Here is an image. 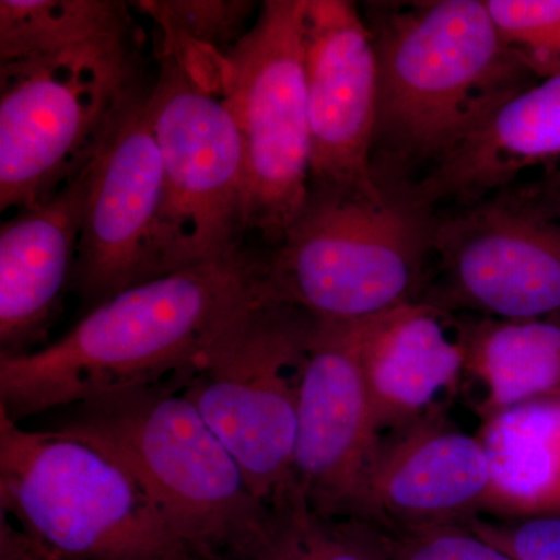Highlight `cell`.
Returning a JSON list of instances; mask_svg holds the SVG:
<instances>
[{"label": "cell", "instance_id": "obj_1", "mask_svg": "<svg viewBox=\"0 0 560 560\" xmlns=\"http://www.w3.org/2000/svg\"><path fill=\"white\" fill-rule=\"evenodd\" d=\"M264 298H271L264 254L249 248L131 287L60 340L0 359V412L21 423L194 370L221 331Z\"/></svg>", "mask_w": 560, "mask_h": 560}, {"label": "cell", "instance_id": "obj_2", "mask_svg": "<svg viewBox=\"0 0 560 560\" xmlns=\"http://www.w3.org/2000/svg\"><path fill=\"white\" fill-rule=\"evenodd\" d=\"M191 371L62 408L46 430L120 464L198 559L234 560L268 506L184 394Z\"/></svg>", "mask_w": 560, "mask_h": 560}, {"label": "cell", "instance_id": "obj_3", "mask_svg": "<svg viewBox=\"0 0 560 560\" xmlns=\"http://www.w3.org/2000/svg\"><path fill=\"white\" fill-rule=\"evenodd\" d=\"M371 22L375 145L397 160L436 164L504 103L539 83L501 39L486 0L416 2Z\"/></svg>", "mask_w": 560, "mask_h": 560}, {"label": "cell", "instance_id": "obj_4", "mask_svg": "<svg viewBox=\"0 0 560 560\" xmlns=\"http://www.w3.org/2000/svg\"><path fill=\"white\" fill-rule=\"evenodd\" d=\"M434 219L412 184L386 183L382 198L311 187L301 215L264 254L265 285L319 323H359L420 301Z\"/></svg>", "mask_w": 560, "mask_h": 560}, {"label": "cell", "instance_id": "obj_5", "mask_svg": "<svg viewBox=\"0 0 560 560\" xmlns=\"http://www.w3.org/2000/svg\"><path fill=\"white\" fill-rule=\"evenodd\" d=\"M0 514L47 560H201L116 460L3 412Z\"/></svg>", "mask_w": 560, "mask_h": 560}, {"label": "cell", "instance_id": "obj_6", "mask_svg": "<svg viewBox=\"0 0 560 560\" xmlns=\"http://www.w3.org/2000/svg\"><path fill=\"white\" fill-rule=\"evenodd\" d=\"M149 86L142 55L0 66V210L35 208L81 175Z\"/></svg>", "mask_w": 560, "mask_h": 560}, {"label": "cell", "instance_id": "obj_7", "mask_svg": "<svg viewBox=\"0 0 560 560\" xmlns=\"http://www.w3.org/2000/svg\"><path fill=\"white\" fill-rule=\"evenodd\" d=\"M154 58L150 113L162 161L156 245L165 276L246 248V162L217 80L160 49Z\"/></svg>", "mask_w": 560, "mask_h": 560}, {"label": "cell", "instance_id": "obj_8", "mask_svg": "<svg viewBox=\"0 0 560 560\" xmlns=\"http://www.w3.org/2000/svg\"><path fill=\"white\" fill-rule=\"evenodd\" d=\"M315 319L264 298L206 349L184 394L264 504L290 492L302 370Z\"/></svg>", "mask_w": 560, "mask_h": 560}, {"label": "cell", "instance_id": "obj_9", "mask_svg": "<svg viewBox=\"0 0 560 560\" xmlns=\"http://www.w3.org/2000/svg\"><path fill=\"white\" fill-rule=\"evenodd\" d=\"M307 0H265L248 33L215 55L221 101L246 162V234L278 246L311 195L304 66Z\"/></svg>", "mask_w": 560, "mask_h": 560}, {"label": "cell", "instance_id": "obj_10", "mask_svg": "<svg viewBox=\"0 0 560 560\" xmlns=\"http://www.w3.org/2000/svg\"><path fill=\"white\" fill-rule=\"evenodd\" d=\"M431 250L440 280L420 301L497 319L560 315V219L526 184L436 217Z\"/></svg>", "mask_w": 560, "mask_h": 560}, {"label": "cell", "instance_id": "obj_11", "mask_svg": "<svg viewBox=\"0 0 560 560\" xmlns=\"http://www.w3.org/2000/svg\"><path fill=\"white\" fill-rule=\"evenodd\" d=\"M304 66L311 128V187L382 198L374 164L377 54L368 21L348 0H307Z\"/></svg>", "mask_w": 560, "mask_h": 560}, {"label": "cell", "instance_id": "obj_12", "mask_svg": "<svg viewBox=\"0 0 560 560\" xmlns=\"http://www.w3.org/2000/svg\"><path fill=\"white\" fill-rule=\"evenodd\" d=\"M151 84L131 103L97 161L72 275L88 312L121 291L162 278L156 245L162 161Z\"/></svg>", "mask_w": 560, "mask_h": 560}, {"label": "cell", "instance_id": "obj_13", "mask_svg": "<svg viewBox=\"0 0 560 560\" xmlns=\"http://www.w3.org/2000/svg\"><path fill=\"white\" fill-rule=\"evenodd\" d=\"M381 440L353 323L315 320L301 377L294 489L320 515L361 521L368 475Z\"/></svg>", "mask_w": 560, "mask_h": 560}, {"label": "cell", "instance_id": "obj_14", "mask_svg": "<svg viewBox=\"0 0 560 560\" xmlns=\"http://www.w3.org/2000/svg\"><path fill=\"white\" fill-rule=\"evenodd\" d=\"M451 400L382 436L375 453L361 521L385 534L464 525L485 514L490 464L477 434L448 415Z\"/></svg>", "mask_w": 560, "mask_h": 560}, {"label": "cell", "instance_id": "obj_15", "mask_svg": "<svg viewBox=\"0 0 560 560\" xmlns=\"http://www.w3.org/2000/svg\"><path fill=\"white\" fill-rule=\"evenodd\" d=\"M101 154L50 200L20 210L0 228V359L44 348L72 283L88 190Z\"/></svg>", "mask_w": 560, "mask_h": 560}, {"label": "cell", "instance_id": "obj_16", "mask_svg": "<svg viewBox=\"0 0 560 560\" xmlns=\"http://www.w3.org/2000/svg\"><path fill=\"white\" fill-rule=\"evenodd\" d=\"M353 335L381 434L408 425L458 394L466 355L453 313L410 302L353 323Z\"/></svg>", "mask_w": 560, "mask_h": 560}, {"label": "cell", "instance_id": "obj_17", "mask_svg": "<svg viewBox=\"0 0 560 560\" xmlns=\"http://www.w3.org/2000/svg\"><path fill=\"white\" fill-rule=\"evenodd\" d=\"M558 160L560 77H555L504 103L412 189L430 209L442 201L467 206L517 184L526 168Z\"/></svg>", "mask_w": 560, "mask_h": 560}, {"label": "cell", "instance_id": "obj_18", "mask_svg": "<svg viewBox=\"0 0 560 560\" xmlns=\"http://www.w3.org/2000/svg\"><path fill=\"white\" fill-rule=\"evenodd\" d=\"M480 422L490 464L482 517L560 515V388Z\"/></svg>", "mask_w": 560, "mask_h": 560}, {"label": "cell", "instance_id": "obj_19", "mask_svg": "<svg viewBox=\"0 0 560 560\" xmlns=\"http://www.w3.org/2000/svg\"><path fill=\"white\" fill-rule=\"evenodd\" d=\"M466 355L464 377L477 382L482 420L560 388V315L539 319L455 318Z\"/></svg>", "mask_w": 560, "mask_h": 560}, {"label": "cell", "instance_id": "obj_20", "mask_svg": "<svg viewBox=\"0 0 560 560\" xmlns=\"http://www.w3.org/2000/svg\"><path fill=\"white\" fill-rule=\"evenodd\" d=\"M142 31L121 0H0V66L69 55H140Z\"/></svg>", "mask_w": 560, "mask_h": 560}, {"label": "cell", "instance_id": "obj_21", "mask_svg": "<svg viewBox=\"0 0 560 560\" xmlns=\"http://www.w3.org/2000/svg\"><path fill=\"white\" fill-rule=\"evenodd\" d=\"M234 560H390L383 530L313 511L296 489L268 504L267 517Z\"/></svg>", "mask_w": 560, "mask_h": 560}, {"label": "cell", "instance_id": "obj_22", "mask_svg": "<svg viewBox=\"0 0 560 560\" xmlns=\"http://www.w3.org/2000/svg\"><path fill=\"white\" fill-rule=\"evenodd\" d=\"M158 28V49L178 57L231 50L248 33L253 0H140Z\"/></svg>", "mask_w": 560, "mask_h": 560}, {"label": "cell", "instance_id": "obj_23", "mask_svg": "<svg viewBox=\"0 0 560 560\" xmlns=\"http://www.w3.org/2000/svg\"><path fill=\"white\" fill-rule=\"evenodd\" d=\"M511 54L544 81L560 77V0H486Z\"/></svg>", "mask_w": 560, "mask_h": 560}, {"label": "cell", "instance_id": "obj_24", "mask_svg": "<svg viewBox=\"0 0 560 560\" xmlns=\"http://www.w3.org/2000/svg\"><path fill=\"white\" fill-rule=\"evenodd\" d=\"M390 560H514L464 525L386 534Z\"/></svg>", "mask_w": 560, "mask_h": 560}, {"label": "cell", "instance_id": "obj_25", "mask_svg": "<svg viewBox=\"0 0 560 560\" xmlns=\"http://www.w3.org/2000/svg\"><path fill=\"white\" fill-rule=\"evenodd\" d=\"M464 526L514 560H560V515L512 521L480 515Z\"/></svg>", "mask_w": 560, "mask_h": 560}, {"label": "cell", "instance_id": "obj_26", "mask_svg": "<svg viewBox=\"0 0 560 560\" xmlns=\"http://www.w3.org/2000/svg\"><path fill=\"white\" fill-rule=\"evenodd\" d=\"M0 560H47L5 517L0 514Z\"/></svg>", "mask_w": 560, "mask_h": 560}, {"label": "cell", "instance_id": "obj_27", "mask_svg": "<svg viewBox=\"0 0 560 560\" xmlns=\"http://www.w3.org/2000/svg\"><path fill=\"white\" fill-rule=\"evenodd\" d=\"M541 208L560 219V168H552L533 183H525Z\"/></svg>", "mask_w": 560, "mask_h": 560}]
</instances>
